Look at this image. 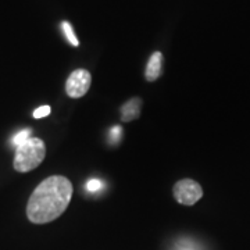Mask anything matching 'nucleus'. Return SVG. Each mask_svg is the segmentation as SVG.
Here are the masks:
<instances>
[{"label": "nucleus", "instance_id": "10", "mask_svg": "<svg viewBox=\"0 0 250 250\" xmlns=\"http://www.w3.org/2000/svg\"><path fill=\"white\" fill-rule=\"evenodd\" d=\"M121 134H123V128L120 125L113 126L111 131H110V141L113 143H118L120 139H121Z\"/></svg>", "mask_w": 250, "mask_h": 250}, {"label": "nucleus", "instance_id": "4", "mask_svg": "<svg viewBox=\"0 0 250 250\" xmlns=\"http://www.w3.org/2000/svg\"><path fill=\"white\" fill-rule=\"evenodd\" d=\"M92 77L88 70L78 68L72 71L65 82V93L72 99H78L85 96L90 88Z\"/></svg>", "mask_w": 250, "mask_h": 250}, {"label": "nucleus", "instance_id": "8", "mask_svg": "<svg viewBox=\"0 0 250 250\" xmlns=\"http://www.w3.org/2000/svg\"><path fill=\"white\" fill-rule=\"evenodd\" d=\"M31 134H32V131H31L29 128H27V129H22V131H20L17 135H14V138L11 139V143H13L16 147H18L20 145H22L24 142H27L28 139L31 138Z\"/></svg>", "mask_w": 250, "mask_h": 250}, {"label": "nucleus", "instance_id": "1", "mask_svg": "<svg viewBox=\"0 0 250 250\" xmlns=\"http://www.w3.org/2000/svg\"><path fill=\"white\" fill-rule=\"evenodd\" d=\"M71 181L62 175L43 179L32 192L27 205V217L32 224L54 221L65 211L72 197Z\"/></svg>", "mask_w": 250, "mask_h": 250}, {"label": "nucleus", "instance_id": "5", "mask_svg": "<svg viewBox=\"0 0 250 250\" xmlns=\"http://www.w3.org/2000/svg\"><path fill=\"white\" fill-rule=\"evenodd\" d=\"M163 72V54L156 52L150 56L147 65H146V80L149 82H154Z\"/></svg>", "mask_w": 250, "mask_h": 250}, {"label": "nucleus", "instance_id": "2", "mask_svg": "<svg viewBox=\"0 0 250 250\" xmlns=\"http://www.w3.org/2000/svg\"><path fill=\"white\" fill-rule=\"evenodd\" d=\"M46 146L45 142L39 138H29L27 142L16 147L14 157V170L18 172H29L41 166L45 160Z\"/></svg>", "mask_w": 250, "mask_h": 250}, {"label": "nucleus", "instance_id": "11", "mask_svg": "<svg viewBox=\"0 0 250 250\" xmlns=\"http://www.w3.org/2000/svg\"><path fill=\"white\" fill-rule=\"evenodd\" d=\"M50 114V107L49 106H42V107L36 108L34 111V118H43Z\"/></svg>", "mask_w": 250, "mask_h": 250}, {"label": "nucleus", "instance_id": "7", "mask_svg": "<svg viewBox=\"0 0 250 250\" xmlns=\"http://www.w3.org/2000/svg\"><path fill=\"white\" fill-rule=\"evenodd\" d=\"M62 32H64V36H65V39L71 43L72 46H80V41H78V38L75 35V32H74V29H72L71 24L68 22V21H62Z\"/></svg>", "mask_w": 250, "mask_h": 250}, {"label": "nucleus", "instance_id": "3", "mask_svg": "<svg viewBox=\"0 0 250 250\" xmlns=\"http://www.w3.org/2000/svg\"><path fill=\"white\" fill-rule=\"evenodd\" d=\"M174 197L184 206H193L203 196V189L193 179H181L174 185Z\"/></svg>", "mask_w": 250, "mask_h": 250}, {"label": "nucleus", "instance_id": "9", "mask_svg": "<svg viewBox=\"0 0 250 250\" xmlns=\"http://www.w3.org/2000/svg\"><path fill=\"white\" fill-rule=\"evenodd\" d=\"M102 188H103V184H102V181H100V179L92 178V179H89L88 182H86V190H88V192H90V193L99 192Z\"/></svg>", "mask_w": 250, "mask_h": 250}, {"label": "nucleus", "instance_id": "6", "mask_svg": "<svg viewBox=\"0 0 250 250\" xmlns=\"http://www.w3.org/2000/svg\"><path fill=\"white\" fill-rule=\"evenodd\" d=\"M141 107H142V100L139 98H134L128 100L124 106L121 107V120L124 123L136 120L141 116Z\"/></svg>", "mask_w": 250, "mask_h": 250}]
</instances>
